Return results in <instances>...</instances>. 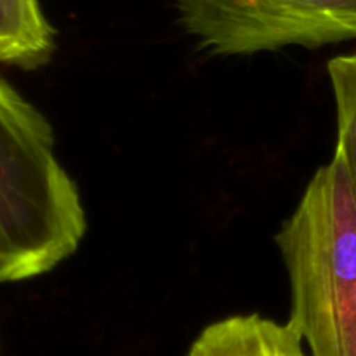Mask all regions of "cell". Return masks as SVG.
Segmentation results:
<instances>
[{
  "mask_svg": "<svg viewBox=\"0 0 356 356\" xmlns=\"http://www.w3.org/2000/svg\"><path fill=\"white\" fill-rule=\"evenodd\" d=\"M86 232L79 188L56 156L51 124L0 75V284L52 271Z\"/></svg>",
  "mask_w": 356,
  "mask_h": 356,
  "instance_id": "1",
  "label": "cell"
},
{
  "mask_svg": "<svg viewBox=\"0 0 356 356\" xmlns=\"http://www.w3.org/2000/svg\"><path fill=\"white\" fill-rule=\"evenodd\" d=\"M275 242L291 282L287 323L309 356H356V200L337 153L316 170Z\"/></svg>",
  "mask_w": 356,
  "mask_h": 356,
  "instance_id": "2",
  "label": "cell"
},
{
  "mask_svg": "<svg viewBox=\"0 0 356 356\" xmlns=\"http://www.w3.org/2000/svg\"><path fill=\"white\" fill-rule=\"evenodd\" d=\"M172 6L198 49L222 58L356 40V0H172Z\"/></svg>",
  "mask_w": 356,
  "mask_h": 356,
  "instance_id": "3",
  "label": "cell"
},
{
  "mask_svg": "<svg viewBox=\"0 0 356 356\" xmlns=\"http://www.w3.org/2000/svg\"><path fill=\"white\" fill-rule=\"evenodd\" d=\"M186 356H309L305 343L285 323L261 316L233 315L205 327Z\"/></svg>",
  "mask_w": 356,
  "mask_h": 356,
  "instance_id": "4",
  "label": "cell"
},
{
  "mask_svg": "<svg viewBox=\"0 0 356 356\" xmlns=\"http://www.w3.org/2000/svg\"><path fill=\"white\" fill-rule=\"evenodd\" d=\"M56 51V31L38 0H0V65L37 70Z\"/></svg>",
  "mask_w": 356,
  "mask_h": 356,
  "instance_id": "5",
  "label": "cell"
},
{
  "mask_svg": "<svg viewBox=\"0 0 356 356\" xmlns=\"http://www.w3.org/2000/svg\"><path fill=\"white\" fill-rule=\"evenodd\" d=\"M337 113L336 153L343 159L356 200V51L327 65Z\"/></svg>",
  "mask_w": 356,
  "mask_h": 356,
  "instance_id": "6",
  "label": "cell"
}]
</instances>
